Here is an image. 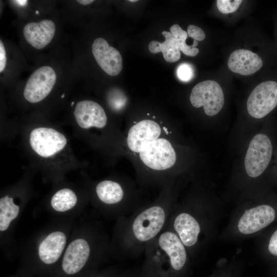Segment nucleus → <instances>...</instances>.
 <instances>
[{"label": "nucleus", "instance_id": "obj_22", "mask_svg": "<svg viewBox=\"0 0 277 277\" xmlns=\"http://www.w3.org/2000/svg\"><path fill=\"white\" fill-rule=\"evenodd\" d=\"M170 32L177 39L180 50L186 55L194 56L199 52V49L196 47L198 45L197 41L193 40L192 45H188L186 43L188 37L186 31L183 30L177 24L172 25L170 28Z\"/></svg>", "mask_w": 277, "mask_h": 277}, {"label": "nucleus", "instance_id": "obj_27", "mask_svg": "<svg viewBox=\"0 0 277 277\" xmlns=\"http://www.w3.org/2000/svg\"><path fill=\"white\" fill-rule=\"evenodd\" d=\"M268 250L271 254L277 256V229L272 234L270 238Z\"/></svg>", "mask_w": 277, "mask_h": 277}, {"label": "nucleus", "instance_id": "obj_9", "mask_svg": "<svg viewBox=\"0 0 277 277\" xmlns=\"http://www.w3.org/2000/svg\"><path fill=\"white\" fill-rule=\"evenodd\" d=\"M91 254V248L88 241L77 238L71 241L66 247L62 261L64 272L74 274L85 266Z\"/></svg>", "mask_w": 277, "mask_h": 277}, {"label": "nucleus", "instance_id": "obj_29", "mask_svg": "<svg viewBox=\"0 0 277 277\" xmlns=\"http://www.w3.org/2000/svg\"><path fill=\"white\" fill-rule=\"evenodd\" d=\"M12 2H13L14 3L16 4L18 6L21 7H25L27 6L28 2V1L26 0H17Z\"/></svg>", "mask_w": 277, "mask_h": 277}, {"label": "nucleus", "instance_id": "obj_7", "mask_svg": "<svg viewBox=\"0 0 277 277\" xmlns=\"http://www.w3.org/2000/svg\"><path fill=\"white\" fill-rule=\"evenodd\" d=\"M277 105V82H263L255 87L247 102L248 113L260 119L266 116Z\"/></svg>", "mask_w": 277, "mask_h": 277}, {"label": "nucleus", "instance_id": "obj_21", "mask_svg": "<svg viewBox=\"0 0 277 277\" xmlns=\"http://www.w3.org/2000/svg\"><path fill=\"white\" fill-rule=\"evenodd\" d=\"M77 201L75 193L69 188H63L52 196L50 204L51 207L58 212H65L76 205Z\"/></svg>", "mask_w": 277, "mask_h": 277}, {"label": "nucleus", "instance_id": "obj_6", "mask_svg": "<svg viewBox=\"0 0 277 277\" xmlns=\"http://www.w3.org/2000/svg\"><path fill=\"white\" fill-rule=\"evenodd\" d=\"M139 154L143 163L155 170L167 169L176 162L174 148L168 140L163 138L144 145Z\"/></svg>", "mask_w": 277, "mask_h": 277}, {"label": "nucleus", "instance_id": "obj_31", "mask_svg": "<svg viewBox=\"0 0 277 277\" xmlns=\"http://www.w3.org/2000/svg\"><path fill=\"white\" fill-rule=\"evenodd\" d=\"M129 1L130 2L133 3V2H137V0H129Z\"/></svg>", "mask_w": 277, "mask_h": 277}, {"label": "nucleus", "instance_id": "obj_13", "mask_svg": "<svg viewBox=\"0 0 277 277\" xmlns=\"http://www.w3.org/2000/svg\"><path fill=\"white\" fill-rule=\"evenodd\" d=\"M67 243L64 232L55 230L49 233L38 244L37 252L39 260L46 265L56 263L63 254Z\"/></svg>", "mask_w": 277, "mask_h": 277}, {"label": "nucleus", "instance_id": "obj_15", "mask_svg": "<svg viewBox=\"0 0 277 277\" xmlns=\"http://www.w3.org/2000/svg\"><path fill=\"white\" fill-rule=\"evenodd\" d=\"M23 35L27 42L32 47L41 49L46 46L53 39L55 26L50 19L27 24L23 29Z\"/></svg>", "mask_w": 277, "mask_h": 277}, {"label": "nucleus", "instance_id": "obj_24", "mask_svg": "<svg viewBox=\"0 0 277 277\" xmlns=\"http://www.w3.org/2000/svg\"><path fill=\"white\" fill-rule=\"evenodd\" d=\"M241 0H217V8L219 10L224 14L235 12L242 3Z\"/></svg>", "mask_w": 277, "mask_h": 277}, {"label": "nucleus", "instance_id": "obj_23", "mask_svg": "<svg viewBox=\"0 0 277 277\" xmlns=\"http://www.w3.org/2000/svg\"><path fill=\"white\" fill-rule=\"evenodd\" d=\"M107 100L109 106L116 111L122 109L127 102L126 96L118 89L111 90L108 93Z\"/></svg>", "mask_w": 277, "mask_h": 277}, {"label": "nucleus", "instance_id": "obj_28", "mask_svg": "<svg viewBox=\"0 0 277 277\" xmlns=\"http://www.w3.org/2000/svg\"><path fill=\"white\" fill-rule=\"evenodd\" d=\"M7 58L5 46L0 41V72L5 69L6 65Z\"/></svg>", "mask_w": 277, "mask_h": 277}, {"label": "nucleus", "instance_id": "obj_33", "mask_svg": "<svg viewBox=\"0 0 277 277\" xmlns=\"http://www.w3.org/2000/svg\"><path fill=\"white\" fill-rule=\"evenodd\" d=\"M96 277H102V276H96Z\"/></svg>", "mask_w": 277, "mask_h": 277}, {"label": "nucleus", "instance_id": "obj_10", "mask_svg": "<svg viewBox=\"0 0 277 277\" xmlns=\"http://www.w3.org/2000/svg\"><path fill=\"white\" fill-rule=\"evenodd\" d=\"M275 209L269 205H261L245 211L239 220L238 227L244 234H251L266 227L274 221Z\"/></svg>", "mask_w": 277, "mask_h": 277}, {"label": "nucleus", "instance_id": "obj_11", "mask_svg": "<svg viewBox=\"0 0 277 277\" xmlns=\"http://www.w3.org/2000/svg\"><path fill=\"white\" fill-rule=\"evenodd\" d=\"M92 52L96 62L105 73L116 76L121 72L123 67L122 56L104 38L98 37L94 41Z\"/></svg>", "mask_w": 277, "mask_h": 277}, {"label": "nucleus", "instance_id": "obj_4", "mask_svg": "<svg viewBox=\"0 0 277 277\" xmlns=\"http://www.w3.org/2000/svg\"><path fill=\"white\" fill-rule=\"evenodd\" d=\"M29 143L32 149L39 156L51 158L65 149L67 140L63 133L53 128L39 127L30 132Z\"/></svg>", "mask_w": 277, "mask_h": 277}, {"label": "nucleus", "instance_id": "obj_8", "mask_svg": "<svg viewBox=\"0 0 277 277\" xmlns=\"http://www.w3.org/2000/svg\"><path fill=\"white\" fill-rule=\"evenodd\" d=\"M56 79L55 72L50 66L37 69L28 78L24 90L26 100L36 103L43 100L50 93Z\"/></svg>", "mask_w": 277, "mask_h": 277}, {"label": "nucleus", "instance_id": "obj_19", "mask_svg": "<svg viewBox=\"0 0 277 277\" xmlns=\"http://www.w3.org/2000/svg\"><path fill=\"white\" fill-rule=\"evenodd\" d=\"M95 191L98 199L107 205L117 204L124 197V191L120 184L110 180H104L99 183Z\"/></svg>", "mask_w": 277, "mask_h": 277}, {"label": "nucleus", "instance_id": "obj_12", "mask_svg": "<svg viewBox=\"0 0 277 277\" xmlns=\"http://www.w3.org/2000/svg\"><path fill=\"white\" fill-rule=\"evenodd\" d=\"M77 125L83 129L91 127L102 128L107 122L104 109L98 103L90 100L78 102L74 111Z\"/></svg>", "mask_w": 277, "mask_h": 277}, {"label": "nucleus", "instance_id": "obj_25", "mask_svg": "<svg viewBox=\"0 0 277 277\" xmlns=\"http://www.w3.org/2000/svg\"><path fill=\"white\" fill-rule=\"evenodd\" d=\"M194 69L192 66L188 63H182L176 69V74L179 79L183 82H187L194 76Z\"/></svg>", "mask_w": 277, "mask_h": 277}, {"label": "nucleus", "instance_id": "obj_5", "mask_svg": "<svg viewBox=\"0 0 277 277\" xmlns=\"http://www.w3.org/2000/svg\"><path fill=\"white\" fill-rule=\"evenodd\" d=\"M190 101L195 108L204 107L206 115L217 114L224 104V95L220 85L215 81L206 80L196 84L192 89Z\"/></svg>", "mask_w": 277, "mask_h": 277}, {"label": "nucleus", "instance_id": "obj_30", "mask_svg": "<svg viewBox=\"0 0 277 277\" xmlns=\"http://www.w3.org/2000/svg\"><path fill=\"white\" fill-rule=\"evenodd\" d=\"M78 3L83 5H89L94 2L93 0H78L77 1Z\"/></svg>", "mask_w": 277, "mask_h": 277}, {"label": "nucleus", "instance_id": "obj_14", "mask_svg": "<svg viewBox=\"0 0 277 277\" xmlns=\"http://www.w3.org/2000/svg\"><path fill=\"white\" fill-rule=\"evenodd\" d=\"M161 133L160 125L150 120L141 121L129 129L127 138L128 148L140 152L144 145L159 138Z\"/></svg>", "mask_w": 277, "mask_h": 277}, {"label": "nucleus", "instance_id": "obj_2", "mask_svg": "<svg viewBox=\"0 0 277 277\" xmlns=\"http://www.w3.org/2000/svg\"><path fill=\"white\" fill-rule=\"evenodd\" d=\"M168 219V211L160 205L140 212L126 228L125 246L128 248L148 246L162 231Z\"/></svg>", "mask_w": 277, "mask_h": 277}, {"label": "nucleus", "instance_id": "obj_17", "mask_svg": "<svg viewBox=\"0 0 277 277\" xmlns=\"http://www.w3.org/2000/svg\"><path fill=\"white\" fill-rule=\"evenodd\" d=\"M173 226L184 246L191 247L196 244L201 228L193 216L186 212L180 213L175 217Z\"/></svg>", "mask_w": 277, "mask_h": 277}, {"label": "nucleus", "instance_id": "obj_1", "mask_svg": "<svg viewBox=\"0 0 277 277\" xmlns=\"http://www.w3.org/2000/svg\"><path fill=\"white\" fill-rule=\"evenodd\" d=\"M145 277H172L181 270L187 261V253L177 234L170 230L161 232L147 248Z\"/></svg>", "mask_w": 277, "mask_h": 277}, {"label": "nucleus", "instance_id": "obj_32", "mask_svg": "<svg viewBox=\"0 0 277 277\" xmlns=\"http://www.w3.org/2000/svg\"><path fill=\"white\" fill-rule=\"evenodd\" d=\"M35 13H36V14H39V12L38 11H37V10L35 11Z\"/></svg>", "mask_w": 277, "mask_h": 277}, {"label": "nucleus", "instance_id": "obj_26", "mask_svg": "<svg viewBox=\"0 0 277 277\" xmlns=\"http://www.w3.org/2000/svg\"><path fill=\"white\" fill-rule=\"evenodd\" d=\"M188 35L194 40L201 41L205 39V34L204 31L200 27L190 25L187 28Z\"/></svg>", "mask_w": 277, "mask_h": 277}, {"label": "nucleus", "instance_id": "obj_20", "mask_svg": "<svg viewBox=\"0 0 277 277\" xmlns=\"http://www.w3.org/2000/svg\"><path fill=\"white\" fill-rule=\"evenodd\" d=\"M19 205L14 202L13 199L5 195L0 199V231L1 233L9 228L12 222L18 215Z\"/></svg>", "mask_w": 277, "mask_h": 277}, {"label": "nucleus", "instance_id": "obj_16", "mask_svg": "<svg viewBox=\"0 0 277 277\" xmlns=\"http://www.w3.org/2000/svg\"><path fill=\"white\" fill-rule=\"evenodd\" d=\"M263 66L262 58L256 53L246 49L232 52L228 61L229 69L242 75H249L259 70Z\"/></svg>", "mask_w": 277, "mask_h": 277}, {"label": "nucleus", "instance_id": "obj_18", "mask_svg": "<svg viewBox=\"0 0 277 277\" xmlns=\"http://www.w3.org/2000/svg\"><path fill=\"white\" fill-rule=\"evenodd\" d=\"M162 33L165 38V41L163 43L151 42L148 45L149 50L152 53L161 52L167 62L179 61L181 57V50L177 39L170 32L163 31Z\"/></svg>", "mask_w": 277, "mask_h": 277}, {"label": "nucleus", "instance_id": "obj_3", "mask_svg": "<svg viewBox=\"0 0 277 277\" xmlns=\"http://www.w3.org/2000/svg\"><path fill=\"white\" fill-rule=\"evenodd\" d=\"M272 151L271 141L266 134L255 135L250 142L245 157L247 174L251 177L261 175L270 162Z\"/></svg>", "mask_w": 277, "mask_h": 277}]
</instances>
